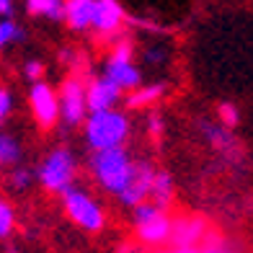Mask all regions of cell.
Returning <instances> with one entry per match:
<instances>
[{
    "label": "cell",
    "mask_w": 253,
    "mask_h": 253,
    "mask_svg": "<svg viewBox=\"0 0 253 253\" xmlns=\"http://www.w3.org/2000/svg\"><path fill=\"white\" fill-rule=\"evenodd\" d=\"M90 168H93V176L98 181V186L109 194H117L129 183L132 170H134V160L129 158V153L124 150L122 145L117 147H103V150H93L90 158Z\"/></svg>",
    "instance_id": "1"
},
{
    "label": "cell",
    "mask_w": 253,
    "mask_h": 253,
    "mask_svg": "<svg viewBox=\"0 0 253 253\" xmlns=\"http://www.w3.org/2000/svg\"><path fill=\"white\" fill-rule=\"evenodd\" d=\"M129 137V119L117 109H96L85 117V142L90 150L124 145Z\"/></svg>",
    "instance_id": "2"
},
{
    "label": "cell",
    "mask_w": 253,
    "mask_h": 253,
    "mask_svg": "<svg viewBox=\"0 0 253 253\" xmlns=\"http://www.w3.org/2000/svg\"><path fill=\"white\" fill-rule=\"evenodd\" d=\"M60 197H62V207H65L67 217L78 227H83L85 233H98V230H103V225H106V212H103V207L88 191L67 186Z\"/></svg>",
    "instance_id": "3"
},
{
    "label": "cell",
    "mask_w": 253,
    "mask_h": 253,
    "mask_svg": "<svg viewBox=\"0 0 253 253\" xmlns=\"http://www.w3.org/2000/svg\"><path fill=\"white\" fill-rule=\"evenodd\" d=\"M75 158L67 147H57L47 158L42 160V166L37 170L39 183L52 194H62L67 186H73L75 181Z\"/></svg>",
    "instance_id": "4"
},
{
    "label": "cell",
    "mask_w": 253,
    "mask_h": 253,
    "mask_svg": "<svg viewBox=\"0 0 253 253\" xmlns=\"http://www.w3.org/2000/svg\"><path fill=\"white\" fill-rule=\"evenodd\" d=\"M57 106H60V117L65 126H78L83 124L88 106H85V85L80 78H67L62 83V93L57 96Z\"/></svg>",
    "instance_id": "5"
},
{
    "label": "cell",
    "mask_w": 253,
    "mask_h": 253,
    "mask_svg": "<svg viewBox=\"0 0 253 253\" xmlns=\"http://www.w3.org/2000/svg\"><path fill=\"white\" fill-rule=\"evenodd\" d=\"M29 103H31V111H34V119H37L39 126L49 129V126L57 124L60 119V106H57V93L52 90L49 83L44 80H34V85L29 90Z\"/></svg>",
    "instance_id": "6"
},
{
    "label": "cell",
    "mask_w": 253,
    "mask_h": 253,
    "mask_svg": "<svg viewBox=\"0 0 253 253\" xmlns=\"http://www.w3.org/2000/svg\"><path fill=\"white\" fill-rule=\"evenodd\" d=\"M207 233V222L199 217H181L170 222V235L168 240L173 243V251H199V243Z\"/></svg>",
    "instance_id": "7"
},
{
    "label": "cell",
    "mask_w": 253,
    "mask_h": 253,
    "mask_svg": "<svg viewBox=\"0 0 253 253\" xmlns=\"http://www.w3.org/2000/svg\"><path fill=\"white\" fill-rule=\"evenodd\" d=\"M153 176H155V168L147 163V160H140V163H134V170H132V178L129 183L117 194V199L124 204V207H134L147 199V194H150V186H153Z\"/></svg>",
    "instance_id": "8"
},
{
    "label": "cell",
    "mask_w": 253,
    "mask_h": 253,
    "mask_svg": "<svg viewBox=\"0 0 253 253\" xmlns=\"http://www.w3.org/2000/svg\"><path fill=\"white\" fill-rule=\"evenodd\" d=\"M122 93L124 90L114 83V80H109L106 75L96 78V80H90V85L85 88V106H88V111L111 109L122 101Z\"/></svg>",
    "instance_id": "9"
},
{
    "label": "cell",
    "mask_w": 253,
    "mask_h": 253,
    "mask_svg": "<svg viewBox=\"0 0 253 253\" xmlns=\"http://www.w3.org/2000/svg\"><path fill=\"white\" fill-rule=\"evenodd\" d=\"M134 225H137V238H140L145 246H163V243H168L170 220L166 217V210H160L153 217H147V220H142V222H134Z\"/></svg>",
    "instance_id": "10"
},
{
    "label": "cell",
    "mask_w": 253,
    "mask_h": 253,
    "mask_svg": "<svg viewBox=\"0 0 253 253\" xmlns=\"http://www.w3.org/2000/svg\"><path fill=\"white\" fill-rule=\"evenodd\" d=\"M122 21H124V10L117 0H96L90 29H96L98 34H111L122 26Z\"/></svg>",
    "instance_id": "11"
},
{
    "label": "cell",
    "mask_w": 253,
    "mask_h": 253,
    "mask_svg": "<svg viewBox=\"0 0 253 253\" xmlns=\"http://www.w3.org/2000/svg\"><path fill=\"white\" fill-rule=\"evenodd\" d=\"M109 80H114L122 90H132L142 83L140 70L132 65V60H106V70H103Z\"/></svg>",
    "instance_id": "12"
},
{
    "label": "cell",
    "mask_w": 253,
    "mask_h": 253,
    "mask_svg": "<svg viewBox=\"0 0 253 253\" xmlns=\"http://www.w3.org/2000/svg\"><path fill=\"white\" fill-rule=\"evenodd\" d=\"M93 5L96 0H65L62 21L73 31H85L90 29V21H93Z\"/></svg>",
    "instance_id": "13"
},
{
    "label": "cell",
    "mask_w": 253,
    "mask_h": 253,
    "mask_svg": "<svg viewBox=\"0 0 253 253\" xmlns=\"http://www.w3.org/2000/svg\"><path fill=\"white\" fill-rule=\"evenodd\" d=\"M147 199H150L158 210H166L170 204V199H173V178H170V173L160 170V173L153 176V186H150Z\"/></svg>",
    "instance_id": "14"
},
{
    "label": "cell",
    "mask_w": 253,
    "mask_h": 253,
    "mask_svg": "<svg viewBox=\"0 0 253 253\" xmlns=\"http://www.w3.org/2000/svg\"><path fill=\"white\" fill-rule=\"evenodd\" d=\"M163 93H166V83H150V85L140 83L137 88H132V96L126 98V106H129V109L147 106V103H155Z\"/></svg>",
    "instance_id": "15"
},
{
    "label": "cell",
    "mask_w": 253,
    "mask_h": 253,
    "mask_svg": "<svg viewBox=\"0 0 253 253\" xmlns=\"http://www.w3.org/2000/svg\"><path fill=\"white\" fill-rule=\"evenodd\" d=\"M26 10L31 16H44L49 21H62L65 0H26Z\"/></svg>",
    "instance_id": "16"
},
{
    "label": "cell",
    "mask_w": 253,
    "mask_h": 253,
    "mask_svg": "<svg viewBox=\"0 0 253 253\" xmlns=\"http://www.w3.org/2000/svg\"><path fill=\"white\" fill-rule=\"evenodd\" d=\"M21 160V147L10 134L0 132V168H8V166H16Z\"/></svg>",
    "instance_id": "17"
},
{
    "label": "cell",
    "mask_w": 253,
    "mask_h": 253,
    "mask_svg": "<svg viewBox=\"0 0 253 253\" xmlns=\"http://www.w3.org/2000/svg\"><path fill=\"white\" fill-rule=\"evenodd\" d=\"M26 37V31L21 29L16 21H10V18H3L0 21V49L8 47V44H16Z\"/></svg>",
    "instance_id": "18"
},
{
    "label": "cell",
    "mask_w": 253,
    "mask_h": 253,
    "mask_svg": "<svg viewBox=\"0 0 253 253\" xmlns=\"http://www.w3.org/2000/svg\"><path fill=\"white\" fill-rule=\"evenodd\" d=\"M31 181H34L31 170L24 168V166H16L13 170H10V176H8V186L13 189V191H26L31 186Z\"/></svg>",
    "instance_id": "19"
},
{
    "label": "cell",
    "mask_w": 253,
    "mask_h": 253,
    "mask_svg": "<svg viewBox=\"0 0 253 253\" xmlns=\"http://www.w3.org/2000/svg\"><path fill=\"white\" fill-rule=\"evenodd\" d=\"M16 227V212L5 199H0V240H5Z\"/></svg>",
    "instance_id": "20"
},
{
    "label": "cell",
    "mask_w": 253,
    "mask_h": 253,
    "mask_svg": "<svg viewBox=\"0 0 253 253\" xmlns=\"http://www.w3.org/2000/svg\"><path fill=\"white\" fill-rule=\"evenodd\" d=\"M204 134L214 147H230L233 145V137L227 134V126L222 129V126H214V124H204Z\"/></svg>",
    "instance_id": "21"
},
{
    "label": "cell",
    "mask_w": 253,
    "mask_h": 253,
    "mask_svg": "<svg viewBox=\"0 0 253 253\" xmlns=\"http://www.w3.org/2000/svg\"><path fill=\"white\" fill-rule=\"evenodd\" d=\"M220 119L225 126H238L240 124V111L233 106V103H222L220 106Z\"/></svg>",
    "instance_id": "22"
},
{
    "label": "cell",
    "mask_w": 253,
    "mask_h": 253,
    "mask_svg": "<svg viewBox=\"0 0 253 253\" xmlns=\"http://www.w3.org/2000/svg\"><path fill=\"white\" fill-rule=\"evenodd\" d=\"M132 52H134V47H132V42H126V39H122V42H117V47L111 49V54H109V60H132Z\"/></svg>",
    "instance_id": "23"
},
{
    "label": "cell",
    "mask_w": 253,
    "mask_h": 253,
    "mask_svg": "<svg viewBox=\"0 0 253 253\" xmlns=\"http://www.w3.org/2000/svg\"><path fill=\"white\" fill-rule=\"evenodd\" d=\"M10 111H13V96H10V90L0 88V122H5Z\"/></svg>",
    "instance_id": "24"
},
{
    "label": "cell",
    "mask_w": 253,
    "mask_h": 253,
    "mask_svg": "<svg viewBox=\"0 0 253 253\" xmlns=\"http://www.w3.org/2000/svg\"><path fill=\"white\" fill-rule=\"evenodd\" d=\"M24 75L34 83V80H39V78L44 75V65H42L39 60H29V62L24 65Z\"/></svg>",
    "instance_id": "25"
},
{
    "label": "cell",
    "mask_w": 253,
    "mask_h": 253,
    "mask_svg": "<svg viewBox=\"0 0 253 253\" xmlns=\"http://www.w3.org/2000/svg\"><path fill=\"white\" fill-rule=\"evenodd\" d=\"M166 49L163 47H150V49H145V60L150 62V65H163L166 62Z\"/></svg>",
    "instance_id": "26"
},
{
    "label": "cell",
    "mask_w": 253,
    "mask_h": 253,
    "mask_svg": "<svg viewBox=\"0 0 253 253\" xmlns=\"http://www.w3.org/2000/svg\"><path fill=\"white\" fill-rule=\"evenodd\" d=\"M147 132H150L153 140H160V134H163V119H160L158 114H153L150 122H147Z\"/></svg>",
    "instance_id": "27"
},
{
    "label": "cell",
    "mask_w": 253,
    "mask_h": 253,
    "mask_svg": "<svg viewBox=\"0 0 253 253\" xmlns=\"http://www.w3.org/2000/svg\"><path fill=\"white\" fill-rule=\"evenodd\" d=\"M13 10V0H0V16H10Z\"/></svg>",
    "instance_id": "28"
}]
</instances>
